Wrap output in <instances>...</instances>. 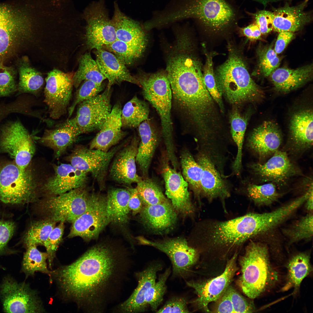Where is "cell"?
I'll list each match as a JSON object with an SVG mask.
<instances>
[{"label": "cell", "mask_w": 313, "mask_h": 313, "mask_svg": "<svg viewBox=\"0 0 313 313\" xmlns=\"http://www.w3.org/2000/svg\"><path fill=\"white\" fill-rule=\"evenodd\" d=\"M131 262L125 254L100 244L71 264L52 271L50 278L65 299L88 312H102L121 290Z\"/></svg>", "instance_id": "6da1fadb"}, {"label": "cell", "mask_w": 313, "mask_h": 313, "mask_svg": "<svg viewBox=\"0 0 313 313\" xmlns=\"http://www.w3.org/2000/svg\"><path fill=\"white\" fill-rule=\"evenodd\" d=\"M165 10L163 20L167 23L187 18L195 20L214 32L225 30L239 19L238 12L225 0H179Z\"/></svg>", "instance_id": "7a4b0ae2"}, {"label": "cell", "mask_w": 313, "mask_h": 313, "mask_svg": "<svg viewBox=\"0 0 313 313\" xmlns=\"http://www.w3.org/2000/svg\"><path fill=\"white\" fill-rule=\"evenodd\" d=\"M214 76L218 90L235 106L262 99L263 90L252 79L241 56L229 47L227 59L216 69Z\"/></svg>", "instance_id": "3957f363"}, {"label": "cell", "mask_w": 313, "mask_h": 313, "mask_svg": "<svg viewBox=\"0 0 313 313\" xmlns=\"http://www.w3.org/2000/svg\"><path fill=\"white\" fill-rule=\"evenodd\" d=\"M239 263L241 274L238 284L250 299L258 297L278 280V273L272 265L269 249L265 243L251 241L240 257Z\"/></svg>", "instance_id": "277c9868"}, {"label": "cell", "mask_w": 313, "mask_h": 313, "mask_svg": "<svg viewBox=\"0 0 313 313\" xmlns=\"http://www.w3.org/2000/svg\"><path fill=\"white\" fill-rule=\"evenodd\" d=\"M199 229L198 241L210 249L229 251L255 236L252 213L225 221L204 220Z\"/></svg>", "instance_id": "5b68a950"}, {"label": "cell", "mask_w": 313, "mask_h": 313, "mask_svg": "<svg viewBox=\"0 0 313 313\" xmlns=\"http://www.w3.org/2000/svg\"><path fill=\"white\" fill-rule=\"evenodd\" d=\"M144 98L155 108L161 121L162 136L168 155L175 154L171 118L172 96L166 71L141 73L135 77Z\"/></svg>", "instance_id": "8992f818"}, {"label": "cell", "mask_w": 313, "mask_h": 313, "mask_svg": "<svg viewBox=\"0 0 313 313\" xmlns=\"http://www.w3.org/2000/svg\"><path fill=\"white\" fill-rule=\"evenodd\" d=\"M33 16L28 7L0 3V60L30 35Z\"/></svg>", "instance_id": "52a82bcc"}, {"label": "cell", "mask_w": 313, "mask_h": 313, "mask_svg": "<svg viewBox=\"0 0 313 313\" xmlns=\"http://www.w3.org/2000/svg\"><path fill=\"white\" fill-rule=\"evenodd\" d=\"M36 183L31 171L9 164L0 169V201L7 204H23L33 201Z\"/></svg>", "instance_id": "ba28073f"}, {"label": "cell", "mask_w": 313, "mask_h": 313, "mask_svg": "<svg viewBox=\"0 0 313 313\" xmlns=\"http://www.w3.org/2000/svg\"><path fill=\"white\" fill-rule=\"evenodd\" d=\"M90 196L84 187H80L48 196L41 202L40 208L47 219L56 223H72L87 209Z\"/></svg>", "instance_id": "9c48e42d"}, {"label": "cell", "mask_w": 313, "mask_h": 313, "mask_svg": "<svg viewBox=\"0 0 313 313\" xmlns=\"http://www.w3.org/2000/svg\"><path fill=\"white\" fill-rule=\"evenodd\" d=\"M0 298L6 313H43L45 310L37 292L24 282L19 283L9 276L0 285Z\"/></svg>", "instance_id": "30bf717a"}, {"label": "cell", "mask_w": 313, "mask_h": 313, "mask_svg": "<svg viewBox=\"0 0 313 313\" xmlns=\"http://www.w3.org/2000/svg\"><path fill=\"white\" fill-rule=\"evenodd\" d=\"M83 17L86 22L85 38L88 49L102 48L117 39L114 27L104 0L91 3L86 8Z\"/></svg>", "instance_id": "8fae6325"}, {"label": "cell", "mask_w": 313, "mask_h": 313, "mask_svg": "<svg viewBox=\"0 0 313 313\" xmlns=\"http://www.w3.org/2000/svg\"><path fill=\"white\" fill-rule=\"evenodd\" d=\"M74 73L54 69L47 74L43 101L47 106L50 117L52 119H59L68 112L74 86Z\"/></svg>", "instance_id": "7c38bea8"}, {"label": "cell", "mask_w": 313, "mask_h": 313, "mask_svg": "<svg viewBox=\"0 0 313 313\" xmlns=\"http://www.w3.org/2000/svg\"><path fill=\"white\" fill-rule=\"evenodd\" d=\"M110 223L106 197L92 193L86 210L72 223L68 237L79 236L87 241L95 239Z\"/></svg>", "instance_id": "4fadbf2b"}, {"label": "cell", "mask_w": 313, "mask_h": 313, "mask_svg": "<svg viewBox=\"0 0 313 313\" xmlns=\"http://www.w3.org/2000/svg\"><path fill=\"white\" fill-rule=\"evenodd\" d=\"M1 151L8 154L20 168L26 169L35 151L32 139L19 121L12 122L2 129L0 137Z\"/></svg>", "instance_id": "5bb4252c"}, {"label": "cell", "mask_w": 313, "mask_h": 313, "mask_svg": "<svg viewBox=\"0 0 313 313\" xmlns=\"http://www.w3.org/2000/svg\"><path fill=\"white\" fill-rule=\"evenodd\" d=\"M111 94L107 87L102 93L78 104L73 118L81 134L101 129L112 109Z\"/></svg>", "instance_id": "9a60e30c"}, {"label": "cell", "mask_w": 313, "mask_h": 313, "mask_svg": "<svg viewBox=\"0 0 313 313\" xmlns=\"http://www.w3.org/2000/svg\"><path fill=\"white\" fill-rule=\"evenodd\" d=\"M138 239L141 243L153 247L168 256L172 263L174 276H185L198 260L197 251L189 246L183 238L168 239L161 241H152L141 237Z\"/></svg>", "instance_id": "2e32d148"}, {"label": "cell", "mask_w": 313, "mask_h": 313, "mask_svg": "<svg viewBox=\"0 0 313 313\" xmlns=\"http://www.w3.org/2000/svg\"><path fill=\"white\" fill-rule=\"evenodd\" d=\"M121 146L115 147L104 152L83 146H77L69 155L68 160L77 170L90 173L102 187L110 162Z\"/></svg>", "instance_id": "e0dca14e"}, {"label": "cell", "mask_w": 313, "mask_h": 313, "mask_svg": "<svg viewBox=\"0 0 313 313\" xmlns=\"http://www.w3.org/2000/svg\"><path fill=\"white\" fill-rule=\"evenodd\" d=\"M237 254L235 253L228 261L224 272L220 275L204 281H187L186 284L195 290L197 297L193 301L197 307L208 312L209 303L215 301L227 289L238 270Z\"/></svg>", "instance_id": "ac0fdd59"}, {"label": "cell", "mask_w": 313, "mask_h": 313, "mask_svg": "<svg viewBox=\"0 0 313 313\" xmlns=\"http://www.w3.org/2000/svg\"><path fill=\"white\" fill-rule=\"evenodd\" d=\"M169 161L166 156L161 161L165 194L177 212L183 216L190 215L194 208L190 200L188 184L180 172L170 166Z\"/></svg>", "instance_id": "d6986e66"}, {"label": "cell", "mask_w": 313, "mask_h": 313, "mask_svg": "<svg viewBox=\"0 0 313 313\" xmlns=\"http://www.w3.org/2000/svg\"><path fill=\"white\" fill-rule=\"evenodd\" d=\"M196 160L201 166V197L209 201L218 199L224 202L230 195V186L215 165L206 155L199 152Z\"/></svg>", "instance_id": "ffe728a7"}, {"label": "cell", "mask_w": 313, "mask_h": 313, "mask_svg": "<svg viewBox=\"0 0 313 313\" xmlns=\"http://www.w3.org/2000/svg\"><path fill=\"white\" fill-rule=\"evenodd\" d=\"M253 173L262 181L282 185L298 172L284 151H276L266 162L251 165Z\"/></svg>", "instance_id": "44dd1931"}, {"label": "cell", "mask_w": 313, "mask_h": 313, "mask_svg": "<svg viewBox=\"0 0 313 313\" xmlns=\"http://www.w3.org/2000/svg\"><path fill=\"white\" fill-rule=\"evenodd\" d=\"M138 140L134 137L131 143L117 154L110 170L111 178L115 182L127 185L141 181L137 174L136 166Z\"/></svg>", "instance_id": "7402d4cb"}, {"label": "cell", "mask_w": 313, "mask_h": 313, "mask_svg": "<svg viewBox=\"0 0 313 313\" xmlns=\"http://www.w3.org/2000/svg\"><path fill=\"white\" fill-rule=\"evenodd\" d=\"M54 169V175L47 179L42 187L48 196L85 187L88 174L77 170L70 164H61L55 166Z\"/></svg>", "instance_id": "603a6c76"}, {"label": "cell", "mask_w": 313, "mask_h": 313, "mask_svg": "<svg viewBox=\"0 0 313 313\" xmlns=\"http://www.w3.org/2000/svg\"><path fill=\"white\" fill-rule=\"evenodd\" d=\"M162 269L161 264L154 263L143 271L137 273V287L125 301L119 304L114 311L121 313H137L146 311L148 307L145 296L148 289L156 281L157 274Z\"/></svg>", "instance_id": "cb8c5ba5"}, {"label": "cell", "mask_w": 313, "mask_h": 313, "mask_svg": "<svg viewBox=\"0 0 313 313\" xmlns=\"http://www.w3.org/2000/svg\"><path fill=\"white\" fill-rule=\"evenodd\" d=\"M282 138L281 130L276 124L273 121H265L251 133L248 144L260 158H265L278 150Z\"/></svg>", "instance_id": "d4e9b609"}, {"label": "cell", "mask_w": 313, "mask_h": 313, "mask_svg": "<svg viewBox=\"0 0 313 313\" xmlns=\"http://www.w3.org/2000/svg\"><path fill=\"white\" fill-rule=\"evenodd\" d=\"M121 111L119 103L112 108L99 132L90 143L89 148L107 152L125 137L126 132L122 130Z\"/></svg>", "instance_id": "484cf974"}, {"label": "cell", "mask_w": 313, "mask_h": 313, "mask_svg": "<svg viewBox=\"0 0 313 313\" xmlns=\"http://www.w3.org/2000/svg\"><path fill=\"white\" fill-rule=\"evenodd\" d=\"M308 0L295 6L288 4L274 10L273 30L278 32H292L301 29L312 19L310 12L305 10Z\"/></svg>", "instance_id": "4316f807"}, {"label": "cell", "mask_w": 313, "mask_h": 313, "mask_svg": "<svg viewBox=\"0 0 313 313\" xmlns=\"http://www.w3.org/2000/svg\"><path fill=\"white\" fill-rule=\"evenodd\" d=\"M81 134L74 118H69L52 128L46 129L39 140L59 157Z\"/></svg>", "instance_id": "83f0119b"}, {"label": "cell", "mask_w": 313, "mask_h": 313, "mask_svg": "<svg viewBox=\"0 0 313 313\" xmlns=\"http://www.w3.org/2000/svg\"><path fill=\"white\" fill-rule=\"evenodd\" d=\"M96 61L102 74L108 81L107 87L127 81L139 85L135 77L131 75L126 65L112 53L103 48L95 50Z\"/></svg>", "instance_id": "f1b7e54d"}, {"label": "cell", "mask_w": 313, "mask_h": 313, "mask_svg": "<svg viewBox=\"0 0 313 313\" xmlns=\"http://www.w3.org/2000/svg\"><path fill=\"white\" fill-rule=\"evenodd\" d=\"M176 212L168 200L154 205H143L140 217L144 225L151 230L158 233L169 230L175 223Z\"/></svg>", "instance_id": "f546056e"}, {"label": "cell", "mask_w": 313, "mask_h": 313, "mask_svg": "<svg viewBox=\"0 0 313 313\" xmlns=\"http://www.w3.org/2000/svg\"><path fill=\"white\" fill-rule=\"evenodd\" d=\"M114 8L111 20L115 29L117 39L128 43L146 47L147 34L140 23L122 12L116 2H114Z\"/></svg>", "instance_id": "4dcf8cb0"}, {"label": "cell", "mask_w": 313, "mask_h": 313, "mask_svg": "<svg viewBox=\"0 0 313 313\" xmlns=\"http://www.w3.org/2000/svg\"><path fill=\"white\" fill-rule=\"evenodd\" d=\"M291 140L294 150H306L313 145V112L310 109L294 113L290 120Z\"/></svg>", "instance_id": "1f68e13d"}, {"label": "cell", "mask_w": 313, "mask_h": 313, "mask_svg": "<svg viewBox=\"0 0 313 313\" xmlns=\"http://www.w3.org/2000/svg\"><path fill=\"white\" fill-rule=\"evenodd\" d=\"M312 65L296 69L283 68L276 69L270 74L272 81L278 92L287 93L303 85L312 75Z\"/></svg>", "instance_id": "d6a6232c"}, {"label": "cell", "mask_w": 313, "mask_h": 313, "mask_svg": "<svg viewBox=\"0 0 313 313\" xmlns=\"http://www.w3.org/2000/svg\"><path fill=\"white\" fill-rule=\"evenodd\" d=\"M140 142L138 146L136 162L139 166L143 176L148 178L149 170L158 146V135L148 119L138 127Z\"/></svg>", "instance_id": "836d02e7"}, {"label": "cell", "mask_w": 313, "mask_h": 313, "mask_svg": "<svg viewBox=\"0 0 313 313\" xmlns=\"http://www.w3.org/2000/svg\"><path fill=\"white\" fill-rule=\"evenodd\" d=\"M130 195L128 188H113L108 190L106 197V210L110 223L123 225L128 222Z\"/></svg>", "instance_id": "e575fe53"}, {"label": "cell", "mask_w": 313, "mask_h": 313, "mask_svg": "<svg viewBox=\"0 0 313 313\" xmlns=\"http://www.w3.org/2000/svg\"><path fill=\"white\" fill-rule=\"evenodd\" d=\"M310 254L308 252L296 254L289 260L287 265V281L283 290L294 288V293L299 290L304 279L312 271L310 262Z\"/></svg>", "instance_id": "d590c367"}, {"label": "cell", "mask_w": 313, "mask_h": 313, "mask_svg": "<svg viewBox=\"0 0 313 313\" xmlns=\"http://www.w3.org/2000/svg\"><path fill=\"white\" fill-rule=\"evenodd\" d=\"M230 118L232 137L237 148L232 168L235 174L239 175L242 168V150L248 118L242 115L236 107L231 112Z\"/></svg>", "instance_id": "8d00e7d4"}, {"label": "cell", "mask_w": 313, "mask_h": 313, "mask_svg": "<svg viewBox=\"0 0 313 313\" xmlns=\"http://www.w3.org/2000/svg\"><path fill=\"white\" fill-rule=\"evenodd\" d=\"M149 109L144 101L134 96L124 105L121 111L122 128H134L148 119Z\"/></svg>", "instance_id": "74e56055"}, {"label": "cell", "mask_w": 313, "mask_h": 313, "mask_svg": "<svg viewBox=\"0 0 313 313\" xmlns=\"http://www.w3.org/2000/svg\"><path fill=\"white\" fill-rule=\"evenodd\" d=\"M105 79L90 53L86 52L81 56L78 68L73 77V85L75 88L84 81H91L102 85Z\"/></svg>", "instance_id": "f35d334b"}, {"label": "cell", "mask_w": 313, "mask_h": 313, "mask_svg": "<svg viewBox=\"0 0 313 313\" xmlns=\"http://www.w3.org/2000/svg\"><path fill=\"white\" fill-rule=\"evenodd\" d=\"M180 162L183 178L195 196L199 200L201 198V179L202 172L201 166L187 149L183 150L181 153Z\"/></svg>", "instance_id": "ab89813d"}, {"label": "cell", "mask_w": 313, "mask_h": 313, "mask_svg": "<svg viewBox=\"0 0 313 313\" xmlns=\"http://www.w3.org/2000/svg\"><path fill=\"white\" fill-rule=\"evenodd\" d=\"M37 246L32 245L26 247L21 264L22 271L26 277L34 276L37 272L47 274L50 277L51 271L49 270L46 262L48 254L39 251Z\"/></svg>", "instance_id": "60d3db41"}, {"label": "cell", "mask_w": 313, "mask_h": 313, "mask_svg": "<svg viewBox=\"0 0 313 313\" xmlns=\"http://www.w3.org/2000/svg\"><path fill=\"white\" fill-rule=\"evenodd\" d=\"M19 72V80L18 88L19 92L37 94L44 84L41 74L26 61L20 65Z\"/></svg>", "instance_id": "b9f144b4"}, {"label": "cell", "mask_w": 313, "mask_h": 313, "mask_svg": "<svg viewBox=\"0 0 313 313\" xmlns=\"http://www.w3.org/2000/svg\"><path fill=\"white\" fill-rule=\"evenodd\" d=\"M146 47L128 43L117 39L102 48L112 53L126 65H130L140 58Z\"/></svg>", "instance_id": "7bdbcfd3"}, {"label": "cell", "mask_w": 313, "mask_h": 313, "mask_svg": "<svg viewBox=\"0 0 313 313\" xmlns=\"http://www.w3.org/2000/svg\"><path fill=\"white\" fill-rule=\"evenodd\" d=\"M247 190L249 197L258 206L270 205L280 195L275 184L271 182L261 185L250 184Z\"/></svg>", "instance_id": "ee69618b"}, {"label": "cell", "mask_w": 313, "mask_h": 313, "mask_svg": "<svg viewBox=\"0 0 313 313\" xmlns=\"http://www.w3.org/2000/svg\"><path fill=\"white\" fill-rule=\"evenodd\" d=\"M56 223L47 219L33 222L23 237V241L26 247L32 245H43L55 227Z\"/></svg>", "instance_id": "f6af8a7d"}, {"label": "cell", "mask_w": 313, "mask_h": 313, "mask_svg": "<svg viewBox=\"0 0 313 313\" xmlns=\"http://www.w3.org/2000/svg\"><path fill=\"white\" fill-rule=\"evenodd\" d=\"M143 205L162 203L168 201L159 186L148 178L137 183L135 188Z\"/></svg>", "instance_id": "bcb514c9"}, {"label": "cell", "mask_w": 313, "mask_h": 313, "mask_svg": "<svg viewBox=\"0 0 313 313\" xmlns=\"http://www.w3.org/2000/svg\"><path fill=\"white\" fill-rule=\"evenodd\" d=\"M313 216L309 212L297 220L289 228L287 229L285 234L290 244L302 240H309L313 235Z\"/></svg>", "instance_id": "7dc6e473"}, {"label": "cell", "mask_w": 313, "mask_h": 313, "mask_svg": "<svg viewBox=\"0 0 313 313\" xmlns=\"http://www.w3.org/2000/svg\"><path fill=\"white\" fill-rule=\"evenodd\" d=\"M205 53L206 59L203 72L204 83L210 95L218 105L220 111L223 112L224 108L222 95L217 87L213 70V58L214 53L206 52Z\"/></svg>", "instance_id": "c3c4849f"}, {"label": "cell", "mask_w": 313, "mask_h": 313, "mask_svg": "<svg viewBox=\"0 0 313 313\" xmlns=\"http://www.w3.org/2000/svg\"><path fill=\"white\" fill-rule=\"evenodd\" d=\"M171 273L170 267L159 277L158 280L148 290L145 296V301L148 307L152 311H156L162 303L166 289V282Z\"/></svg>", "instance_id": "681fc988"}, {"label": "cell", "mask_w": 313, "mask_h": 313, "mask_svg": "<svg viewBox=\"0 0 313 313\" xmlns=\"http://www.w3.org/2000/svg\"><path fill=\"white\" fill-rule=\"evenodd\" d=\"M104 86L91 81H84L77 91L72 104L69 107L68 118H70L76 106L82 102L91 99L103 90Z\"/></svg>", "instance_id": "f907efd6"}, {"label": "cell", "mask_w": 313, "mask_h": 313, "mask_svg": "<svg viewBox=\"0 0 313 313\" xmlns=\"http://www.w3.org/2000/svg\"><path fill=\"white\" fill-rule=\"evenodd\" d=\"M64 229V223L60 222L52 230L43 245L48 254L49 267L50 269L52 268L56 251L62 240Z\"/></svg>", "instance_id": "816d5d0a"}, {"label": "cell", "mask_w": 313, "mask_h": 313, "mask_svg": "<svg viewBox=\"0 0 313 313\" xmlns=\"http://www.w3.org/2000/svg\"><path fill=\"white\" fill-rule=\"evenodd\" d=\"M280 60L277 54L271 47L263 49L259 53V66L265 76H268L277 68Z\"/></svg>", "instance_id": "f5cc1de1"}, {"label": "cell", "mask_w": 313, "mask_h": 313, "mask_svg": "<svg viewBox=\"0 0 313 313\" xmlns=\"http://www.w3.org/2000/svg\"><path fill=\"white\" fill-rule=\"evenodd\" d=\"M17 89L13 70L0 64V97L9 96Z\"/></svg>", "instance_id": "db71d44e"}, {"label": "cell", "mask_w": 313, "mask_h": 313, "mask_svg": "<svg viewBox=\"0 0 313 313\" xmlns=\"http://www.w3.org/2000/svg\"><path fill=\"white\" fill-rule=\"evenodd\" d=\"M234 313H252L255 310L254 303L246 299L231 286L228 287Z\"/></svg>", "instance_id": "11a10c76"}, {"label": "cell", "mask_w": 313, "mask_h": 313, "mask_svg": "<svg viewBox=\"0 0 313 313\" xmlns=\"http://www.w3.org/2000/svg\"><path fill=\"white\" fill-rule=\"evenodd\" d=\"M250 14L254 19V23L259 27L261 34H266L273 30L274 17L273 12L261 10Z\"/></svg>", "instance_id": "9f6ffc18"}, {"label": "cell", "mask_w": 313, "mask_h": 313, "mask_svg": "<svg viewBox=\"0 0 313 313\" xmlns=\"http://www.w3.org/2000/svg\"><path fill=\"white\" fill-rule=\"evenodd\" d=\"M188 301L185 298L181 296L173 297L168 301L157 313H188Z\"/></svg>", "instance_id": "6f0895ef"}, {"label": "cell", "mask_w": 313, "mask_h": 313, "mask_svg": "<svg viewBox=\"0 0 313 313\" xmlns=\"http://www.w3.org/2000/svg\"><path fill=\"white\" fill-rule=\"evenodd\" d=\"M15 228L14 222L9 221H0V256L7 251V245L14 234Z\"/></svg>", "instance_id": "680465c9"}, {"label": "cell", "mask_w": 313, "mask_h": 313, "mask_svg": "<svg viewBox=\"0 0 313 313\" xmlns=\"http://www.w3.org/2000/svg\"><path fill=\"white\" fill-rule=\"evenodd\" d=\"M228 287L218 299L214 301L215 303L212 310V312L234 313Z\"/></svg>", "instance_id": "91938a15"}, {"label": "cell", "mask_w": 313, "mask_h": 313, "mask_svg": "<svg viewBox=\"0 0 313 313\" xmlns=\"http://www.w3.org/2000/svg\"><path fill=\"white\" fill-rule=\"evenodd\" d=\"M294 32H279L274 48L277 54L281 53L294 37Z\"/></svg>", "instance_id": "94428289"}, {"label": "cell", "mask_w": 313, "mask_h": 313, "mask_svg": "<svg viewBox=\"0 0 313 313\" xmlns=\"http://www.w3.org/2000/svg\"><path fill=\"white\" fill-rule=\"evenodd\" d=\"M130 192L128 202V207L130 211H132L133 214L140 213L143 205L138 195L136 188H128Z\"/></svg>", "instance_id": "6125c7cd"}, {"label": "cell", "mask_w": 313, "mask_h": 313, "mask_svg": "<svg viewBox=\"0 0 313 313\" xmlns=\"http://www.w3.org/2000/svg\"><path fill=\"white\" fill-rule=\"evenodd\" d=\"M240 30L244 35L250 40L259 39L261 34L259 27L255 23L240 28Z\"/></svg>", "instance_id": "be15d7a7"}, {"label": "cell", "mask_w": 313, "mask_h": 313, "mask_svg": "<svg viewBox=\"0 0 313 313\" xmlns=\"http://www.w3.org/2000/svg\"><path fill=\"white\" fill-rule=\"evenodd\" d=\"M15 111L14 107L12 103L0 105V121L8 114Z\"/></svg>", "instance_id": "e7e4bbea"}, {"label": "cell", "mask_w": 313, "mask_h": 313, "mask_svg": "<svg viewBox=\"0 0 313 313\" xmlns=\"http://www.w3.org/2000/svg\"><path fill=\"white\" fill-rule=\"evenodd\" d=\"M310 192L308 196L304 203L306 210L309 212H311L313 211V183L312 182L310 184Z\"/></svg>", "instance_id": "03108f58"}]
</instances>
